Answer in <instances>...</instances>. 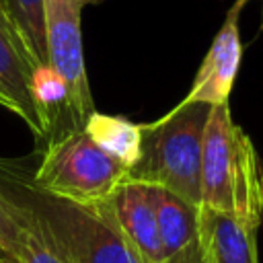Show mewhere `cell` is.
Listing matches in <instances>:
<instances>
[{"mask_svg":"<svg viewBox=\"0 0 263 263\" xmlns=\"http://www.w3.org/2000/svg\"><path fill=\"white\" fill-rule=\"evenodd\" d=\"M0 197L29 218L68 263H144L121 232L109 201L78 203L37 187L31 173L0 158Z\"/></svg>","mask_w":263,"mask_h":263,"instance_id":"obj_1","label":"cell"},{"mask_svg":"<svg viewBox=\"0 0 263 263\" xmlns=\"http://www.w3.org/2000/svg\"><path fill=\"white\" fill-rule=\"evenodd\" d=\"M201 205L238 216L259 228L263 166L251 138L234 123L228 105L212 107L201 154Z\"/></svg>","mask_w":263,"mask_h":263,"instance_id":"obj_2","label":"cell"},{"mask_svg":"<svg viewBox=\"0 0 263 263\" xmlns=\"http://www.w3.org/2000/svg\"><path fill=\"white\" fill-rule=\"evenodd\" d=\"M212 105L181 101L156 121L142 123L140 158L125 179L164 187L201 205V154Z\"/></svg>","mask_w":263,"mask_h":263,"instance_id":"obj_3","label":"cell"},{"mask_svg":"<svg viewBox=\"0 0 263 263\" xmlns=\"http://www.w3.org/2000/svg\"><path fill=\"white\" fill-rule=\"evenodd\" d=\"M125 177L127 168L76 127L53 136L31 173L43 191L78 203L107 201Z\"/></svg>","mask_w":263,"mask_h":263,"instance_id":"obj_4","label":"cell"},{"mask_svg":"<svg viewBox=\"0 0 263 263\" xmlns=\"http://www.w3.org/2000/svg\"><path fill=\"white\" fill-rule=\"evenodd\" d=\"M99 2L101 0H43L49 66L66 82L70 127L76 129H82L86 117L95 111L82 53V10Z\"/></svg>","mask_w":263,"mask_h":263,"instance_id":"obj_5","label":"cell"},{"mask_svg":"<svg viewBox=\"0 0 263 263\" xmlns=\"http://www.w3.org/2000/svg\"><path fill=\"white\" fill-rule=\"evenodd\" d=\"M245 4L247 0H236L234 6L228 10L226 21L218 29L205 58L201 60V66L193 78V86L183 101H199L212 107L228 105L242 58L238 14Z\"/></svg>","mask_w":263,"mask_h":263,"instance_id":"obj_6","label":"cell"},{"mask_svg":"<svg viewBox=\"0 0 263 263\" xmlns=\"http://www.w3.org/2000/svg\"><path fill=\"white\" fill-rule=\"evenodd\" d=\"M33 72L35 64L0 6V90L8 99L12 113L18 115L35 140L41 142L49 136L33 99Z\"/></svg>","mask_w":263,"mask_h":263,"instance_id":"obj_7","label":"cell"},{"mask_svg":"<svg viewBox=\"0 0 263 263\" xmlns=\"http://www.w3.org/2000/svg\"><path fill=\"white\" fill-rule=\"evenodd\" d=\"M109 208L129 245L140 253L144 263H162L164 249L158 232L152 185L125 179L107 199Z\"/></svg>","mask_w":263,"mask_h":263,"instance_id":"obj_8","label":"cell"},{"mask_svg":"<svg viewBox=\"0 0 263 263\" xmlns=\"http://www.w3.org/2000/svg\"><path fill=\"white\" fill-rule=\"evenodd\" d=\"M197 242L205 263H259L257 228L234 214L199 205Z\"/></svg>","mask_w":263,"mask_h":263,"instance_id":"obj_9","label":"cell"},{"mask_svg":"<svg viewBox=\"0 0 263 263\" xmlns=\"http://www.w3.org/2000/svg\"><path fill=\"white\" fill-rule=\"evenodd\" d=\"M152 199L156 210L158 232L164 257H173L191 247L199 238V205L189 203L177 193L152 185Z\"/></svg>","mask_w":263,"mask_h":263,"instance_id":"obj_10","label":"cell"},{"mask_svg":"<svg viewBox=\"0 0 263 263\" xmlns=\"http://www.w3.org/2000/svg\"><path fill=\"white\" fill-rule=\"evenodd\" d=\"M82 129L86 136L109 156L119 160L127 171L140 158L142 148V123H132L119 115L99 113L97 109L86 117Z\"/></svg>","mask_w":263,"mask_h":263,"instance_id":"obj_11","label":"cell"},{"mask_svg":"<svg viewBox=\"0 0 263 263\" xmlns=\"http://www.w3.org/2000/svg\"><path fill=\"white\" fill-rule=\"evenodd\" d=\"M0 6L4 8L35 68L49 64L43 0H0Z\"/></svg>","mask_w":263,"mask_h":263,"instance_id":"obj_12","label":"cell"},{"mask_svg":"<svg viewBox=\"0 0 263 263\" xmlns=\"http://www.w3.org/2000/svg\"><path fill=\"white\" fill-rule=\"evenodd\" d=\"M33 99L41 121L45 123L47 136H51L55 121L62 113L68 115V88L62 76L49 66H37L33 72Z\"/></svg>","mask_w":263,"mask_h":263,"instance_id":"obj_13","label":"cell"},{"mask_svg":"<svg viewBox=\"0 0 263 263\" xmlns=\"http://www.w3.org/2000/svg\"><path fill=\"white\" fill-rule=\"evenodd\" d=\"M10 216L21 226V251L16 257L18 263H68L62 253L49 242V238L29 218L14 212H10Z\"/></svg>","mask_w":263,"mask_h":263,"instance_id":"obj_14","label":"cell"},{"mask_svg":"<svg viewBox=\"0 0 263 263\" xmlns=\"http://www.w3.org/2000/svg\"><path fill=\"white\" fill-rule=\"evenodd\" d=\"M21 251V226L10 216L8 208L0 197V255L18 257Z\"/></svg>","mask_w":263,"mask_h":263,"instance_id":"obj_15","label":"cell"},{"mask_svg":"<svg viewBox=\"0 0 263 263\" xmlns=\"http://www.w3.org/2000/svg\"><path fill=\"white\" fill-rule=\"evenodd\" d=\"M162 263H205L203 257H201V249H199V242H193L191 247L183 249L181 253L164 259Z\"/></svg>","mask_w":263,"mask_h":263,"instance_id":"obj_16","label":"cell"},{"mask_svg":"<svg viewBox=\"0 0 263 263\" xmlns=\"http://www.w3.org/2000/svg\"><path fill=\"white\" fill-rule=\"evenodd\" d=\"M0 107H4V109H8V111H12V109H10V103H8V99L4 97V92H2V90H0Z\"/></svg>","mask_w":263,"mask_h":263,"instance_id":"obj_17","label":"cell"},{"mask_svg":"<svg viewBox=\"0 0 263 263\" xmlns=\"http://www.w3.org/2000/svg\"><path fill=\"white\" fill-rule=\"evenodd\" d=\"M0 263H16V259L8 257V255H0Z\"/></svg>","mask_w":263,"mask_h":263,"instance_id":"obj_18","label":"cell"},{"mask_svg":"<svg viewBox=\"0 0 263 263\" xmlns=\"http://www.w3.org/2000/svg\"><path fill=\"white\" fill-rule=\"evenodd\" d=\"M259 29L263 31V12H261V25H259Z\"/></svg>","mask_w":263,"mask_h":263,"instance_id":"obj_19","label":"cell"},{"mask_svg":"<svg viewBox=\"0 0 263 263\" xmlns=\"http://www.w3.org/2000/svg\"><path fill=\"white\" fill-rule=\"evenodd\" d=\"M16 263H18V261H16Z\"/></svg>","mask_w":263,"mask_h":263,"instance_id":"obj_20","label":"cell"}]
</instances>
